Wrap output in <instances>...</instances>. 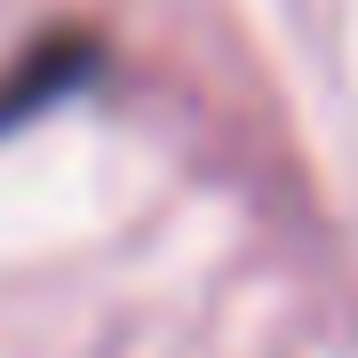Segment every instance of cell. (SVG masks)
Wrapping results in <instances>:
<instances>
[{
    "label": "cell",
    "instance_id": "6da1fadb",
    "mask_svg": "<svg viewBox=\"0 0 358 358\" xmlns=\"http://www.w3.org/2000/svg\"><path fill=\"white\" fill-rule=\"evenodd\" d=\"M64 80H80V48H72V40H64V48H48V56H32V72H16V88L0 96V128H16V112L48 103Z\"/></svg>",
    "mask_w": 358,
    "mask_h": 358
}]
</instances>
